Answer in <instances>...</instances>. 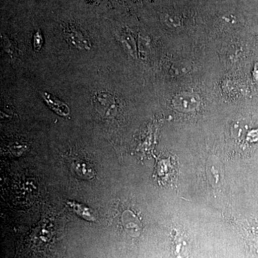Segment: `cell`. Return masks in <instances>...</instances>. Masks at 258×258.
Instances as JSON below:
<instances>
[{
    "label": "cell",
    "instance_id": "obj_1",
    "mask_svg": "<svg viewBox=\"0 0 258 258\" xmlns=\"http://www.w3.org/2000/svg\"><path fill=\"white\" fill-rule=\"evenodd\" d=\"M172 237V251L174 257H187L190 249L187 236L175 229L173 232Z\"/></svg>",
    "mask_w": 258,
    "mask_h": 258
},
{
    "label": "cell",
    "instance_id": "obj_2",
    "mask_svg": "<svg viewBox=\"0 0 258 258\" xmlns=\"http://www.w3.org/2000/svg\"><path fill=\"white\" fill-rule=\"evenodd\" d=\"M174 105L180 111H193L200 105V99L198 96L191 93H182L176 97Z\"/></svg>",
    "mask_w": 258,
    "mask_h": 258
},
{
    "label": "cell",
    "instance_id": "obj_4",
    "mask_svg": "<svg viewBox=\"0 0 258 258\" xmlns=\"http://www.w3.org/2000/svg\"><path fill=\"white\" fill-rule=\"evenodd\" d=\"M69 39H71V42L76 46L86 48L88 45V42L84 36L81 35V32L76 31V30H71L69 33Z\"/></svg>",
    "mask_w": 258,
    "mask_h": 258
},
{
    "label": "cell",
    "instance_id": "obj_5",
    "mask_svg": "<svg viewBox=\"0 0 258 258\" xmlns=\"http://www.w3.org/2000/svg\"><path fill=\"white\" fill-rule=\"evenodd\" d=\"M69 204L71 205V208L74 209V211L76 213L79 214V215H81V217H83V218L86 219V220H89V221L94 220V218L90 213L89 210L86 208V207L75 203H69Z\"/></svg>",
    "mask_w": 258,
    "mask_h": 258
},
{
    "label": "cell",
    "instance_id": "obj_3",
    "mask_svg": "<svg viewBox=\"0 0 258 258\" xmlns=\"http://www.w3.org/2000/svg\"><path fill=\"white\" fill-rule=\"evenodd\" d=\"M42 98L52 109L60 115H66L69 113V107L62 102L59 101L55 98L46 93H42Z\"/></svg>",
    "mask_w": 258,
    "mask_h": 258
}]
</instances>
